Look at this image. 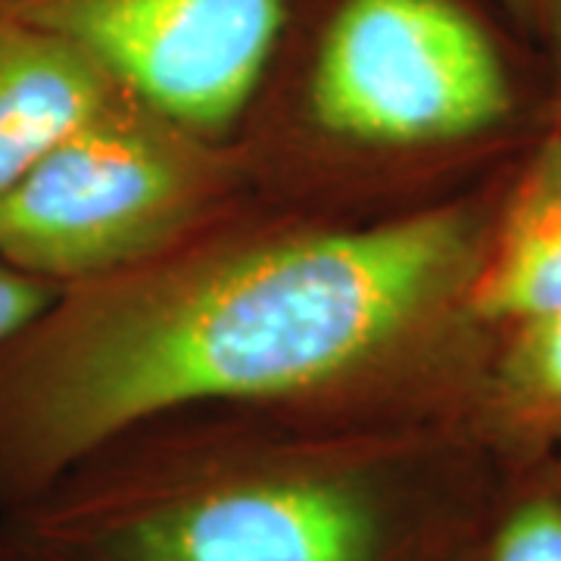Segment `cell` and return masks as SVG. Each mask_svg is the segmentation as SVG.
I'll return each instance as SVG.
<instances>
[{"label":"cell","mask_w":561,"mask_h":561,"mask_svg":"<svg viewBox=\"0 0 561 561\" xmlns=\"http://www.w3.org/2000/svg\"><path fill=\"white\" fill-rule=\"evenodd\" d=\"M500 7L505 10V16L540 47L559 16L561 0H500Z\"/></svg>","instance_id":"obj_11"},{"label":"cell","mask_w":561,"mask_h":561,"mask_svg":"<svg viewBox=\"0 0 561 561\" xmlns=\"http://www.w3.org/2000/svg\"><path fill=\"white\" fill-rule=\"evenodd\" d=\"M453 561H561V471L552 453L502 459Z\"/></svg>","instance_id":"obj_9"},{"label":"cell","mask_w":561,"mask_h":561,"mask_svg":"<svg viewBox=\"0 0 561 561\" xmlns=\"http://www.w3.org/2000/svg\"><path fill=\"white\" fill-rule=\"evenodd\" d=\"M122 88L79 44L0 10V201Z\"/></svg>","instance_id":"obj_7"},{"label":"cell","mask_w":561,"mask_h":561,"mask_svg":"<svg viewBox=\"0 0 561 561\" xmlns=\"http://www.w3.org/2000/svg\"><path fill=\"white\" fill-rule=\"evenodd\" d=\"M0 561H38L3 522H0Z\"/></svg>","instance_id":"obj_13"},{"label":"cell","mask_w":561,"mask_h":561,"mask_svg":"<svg viewBox=\"0 0 561 561\" xmlns=\"http://www.w3.org/2000/svg\"><path fill=\"white\" fill-rule=\"evenodd\" d=\"M471 427L500 459L561 446V312L496 334Z\"/></svg>","instance_id":"obj_8"},{"label":"cell","mask_w":561,"mask_h":561,"mask_svg":"<svg viewBox=\"0 0 561 561\" xmlns=\"http://www.w3.org/2000/svg\"><path fill=\"white\" fill-rule=\"evenodd\" d=\"M0 10L79 44L194 131L234 138L297 0H0Z\"/></svg>","instance_id":"obj_5"},{"label":"cell","mask_w":561,"mask_h":561,"mask_svg":"<svg viewBox=\"0 0 561 561\" xmlns=\"http://www.w3.org/2000/svg\"><path fill=\"white\" fill-rule=\"evenodd\" d=\"M57 294V287L38 278H28L7 262H0V337L16 331L20 324L41 312L47 300Z\"/></svg>","instance_id":"obj_10"},{"label":"cell","mask_w":561,"mask_h":561,"mask_svg":"<svg viewBox=\"0 0 561 561\" xmlns=\"http://www.w3.org/2000/svg\"><path fill=\"white\" fill-rule=\"evenodd\" d=\"M512 162L383 216L256 194L153 260L60 287L0 337V515L201 405L471 424L496 341L471 287Z\"/></svg>","instance_id":"obj_1"},{"label":"cell","mask_w":561,"mask_h":561,"mask_svg":"<svg viewBox=\"0 0 561 561\" xmlns=\"http://www.w3.org/2000/svg\"><path fill=\"white\" fill-rule=\"evenodd\" d=\"M542 81H546V119L561 128V10L540 44Z\"/></svg>","instance_id":"obj_12"},{"label":"cell","mask_w":561,"mask_h":561,"mask_svg":"<svg viewBox=\"0 0 561 561\" xmlns=\"http://www.w3.org/2000/svg\"><path fill=\"white\" fill-rule=\"evenodd\" d=\"M552 459H556V465H559V471H561V446L552 453Z\"/></svg>","instance_id":"obj_14"},{"label":"cell","mask_w":561,"mask_h":561,"mask_svg":"<svg viewBox=\"0 0 561 561\" xmlns=\"http://www.w3.org/2000/svg\"><path fill=\"white\" fill-rule=\"evenodd\" d=\"M260 194L241 138L119 94L0 201V262L50 287L153 260Z\"/></svg>","instance_id":"obj_4"},{"label":"cell","mask_w":561,"mask_h":561,"mask_svg":"<svg viewBox=\"0 0 561 561\" xmlns=\"http://www.w3.org/2000/svg\"><path fill=\"white\" fill-rule=\"evenodd\" d=\"M500 468L461 419L201 405L0 522L38 561H453Z\"/></svg>","instance_id":"obj_2"},{"label":"cell","mask_w":561,"mask_h":561,"mask_svg":"<svg viewBox=\"0 0 561 561\" xmlns=\"http://www.w3.org/2000/svg\"><path fill=\"white\" fill-rule=\"evenodd\" d=\"M471 309L493 334L561 312V128L556 122L546 119L508 169L471 287Z\"/></svg>","instance_id":"obj_6"},{"label":"cell","mask_w":561,"mask_h":561,"mask_svg":"<svg viewBox=\"0 0 561 561\" xmlns=\"http://www.w3.org/2000/svg\"><path fill=\"white\" fill-rule=\"evenodd\" d=\"M294 66L290 113L238 135L262 197L321 172L393 162L453 194L522 157L546 125L540 47L500 0H316Z\"/></svg>","instance_id":"obj_3"}]
</instances>
